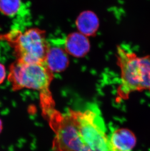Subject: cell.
Wrapping results in <instances>:
<instances>
[{"label":"cell","instance_id":"6da1fadb","mask_svg":"<svg viewBox=\"0 0 150 151\" xmlns=\"http://www.w3.org/2000/svg\"><path fill=\"white\" fill-rule=\"evenodd\" d=\"M8 79L13 90L29 88L39 92L44 116L55 109L50 90L53 73L45 63H27L16 60L10 65Z\"/></svg>","mask_w":150,"mask_h":151},{"label":"cell","instance_id":"7a4b0ae2","mask_svg":"<svg viewBox=\"0 0 150 151\" xmlns=\"http://www.w3.org/2000/svg\"><path fill=\"white\" fill-rule=\"evenodd\" d=\"M117 55L121 76L118 93L121 98L135 91L150 93V56H139L122 47H118Z\"/></svg>","mask_w":150,"mask_h":151},{"label":"cell","instance_id":"3957f363","mask_svg":"<svg viewBox=\"0 0 150 151\" xmlns=\"http://www.w3.org/2000/svg\"><path fill=\"white\" fill-rule=\"evenodd\" d=\"M78 125L84 151H107L108 135L105 121L98 106L81 111L72 110Z\"/></svg>","mask_w":150,"mask_h":151},{"label":"cell","instance_id":"277c9868","mask_svg":"<svg viewBox=\"0 0 150 151\" xmlns=\"http://www.w3.org/2000/svg\"><path fill=\"white\" fill-rule=\"evenodd\" d=\"M14 50L17 60L27 63H44L48 40L44 32L30 29L24 32L13 31L3 36Z\"/></svg>","mask_w":150,"mask_h":151},{"label":"cell","instance_id":"5b68a950","mask_svg":"<svg viewBox=\"0 0 150 151\" xmlns=\"http://www.w3.org/2000/svg\"><path fill=\"white\" fill-rule=\"evenodd\" d=\"M55 133L54 151H84L79 132L72 110L61 114L54 109L47 116Z\"/></svg>","mask_w":150,"mask_h":151},{"label":"cell","instance_id":"8992f818","mask_svg":"<svg viewBox=\"0 0 150 151\" xmlns=\"http://www.w3.org/2000/svg\"><path fill=\"white\" fill-rule=\"evenodd\" d=\"M48 46L44 63L53 73L64 70L68 64L65 40L48 41Z\"/></svg>","mask_w":150,"mask_h":151},{"label":"cell","instance_id":"52a82bcc","mask_svg":"<svg viewBox=\"0 0 150 151\" xmlns=\"http://www.w3.org/2000/svg\"><path fill=\"white\" fill-rule=\"evenodd\" d=\"M136 144L135 136L126 129H118L108 134L107 151H132Z\"/></svg>","mask_w":150,"mask_h":151},{"label":"cell","instance_id":"ba28073f","mask_svg":"<svg viewBox=\"0 0 150 151\" xmlns=\"http://www.w3.org/2000/svg\"><path fill=\"white\" fill-rule=\"evenodd\" d=\"M65 46L67 53L76 57H81L89 50V43L84 35L75 33L67 37Z\"/></svg>","mask_w":150,"mask_h":151},{"label":"cell","instance_id":"9c48e42d","mask_svg":"<svg viewBox=\"0 0 150 151\" xmlns=\"http://www.w3.org/2000/svg\"><path fill=\"white\" fill-rule=\"evenodd\" d=\"M76 24L81 34L89 35L94 34L96 31L98 21L93 13L86 12L79 16Z\"/></svg>","mask_w":150,"mask_h":151},{"label":"cell","instance_id":"30bf717a","mask_svg":"<svg viewBox=\"0 0 150 151\" xmlns=\"http://www.w3.org/2000/svg\"><path fill=\"white\" fill-rule=\"evenodd\" d=\"M21 5V0H0V12L6 16H14L20 10Z\"/></svg>","mask_w":150,"mask_h":151},{"label":"cell","instance_id":"8fae6325","mask_svg":"<svg viewBox=\"0 0 150 151\" xmlns=\"http://www.w3.org/2000/svg\"><path fill=\"white\" fill-rule=\"evenodd\" d=\"M6 77V70L4 66L0 63V85L3 83Z\"/></svg>","mask_w":150,"mask_h":151},{"label":"cell","instance_id":"7c38bea8","mask_svg":"<svg viewBox=\"0 0 150 151\" xmlns=\"http://www.w3.org/2000/svg\"><path fill=\"white\" fill-rule=\"evenodd\" d=\"M1 129H2V124H1V120H0V133L1 132Z\"/></svg>","mask_w":150,"mask_h":151}]
</instances>
